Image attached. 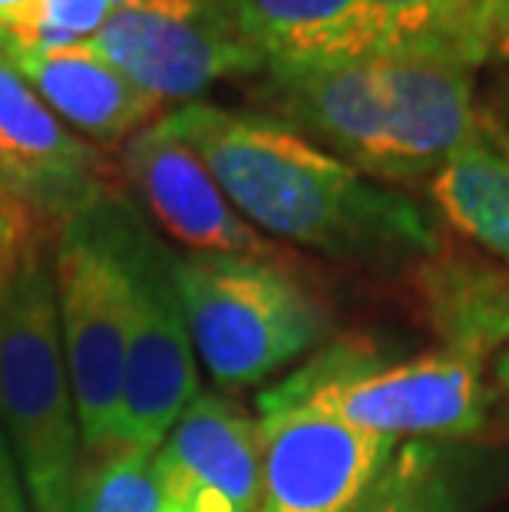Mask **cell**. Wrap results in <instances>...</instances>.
I'll list each match as a JSON object with an SVG mask.
<instances>
[{
  "label": "cell",
  "instance_id": "obj_10",
  "mask_svg": "<svg viewBox=\"0 0 509 512\" xmlns=\"http://www.w3.org/2000/svg\"><path fill=\"white\" fill-rule=\"evenodd\" d=\"M265 96L285 126L334 152L357 172L400 189L394 106L381 53L311 70L265 73Z\"/></svg>",
  "mask_w": 509,
  "mask_h": 512
},
{
  "label": "cell",
  "instance_id": "obj_15",
  "mask_svg": "<svg viewBox=\"0 0 509 512\" xmlns=\"http://www.w3.org/2000/svg\"><path fill=\"white\" fill-rule=\"evenodd\" d=\"M427 328L463 361L480 364L509 344V265L443 242L410 268Z\"/></svg>",
  "mask_w": 509,
  "mask_h": 512
},
{
  "label": "cell",
  "instance_id": "obj_14",
  "mask_svg": "<svg viewBox=\"0 0 509 512\" xmlns=\"http://www.w3.org/2000/svg\"><path fill=\"white\" fill-rule=\"evenodd\" d=\"M0 50L73 133L100 146L126 143L143 126L156 123L166 110V103L139 90L133 80H126L83 43L34 47V43L0 37Z\"/></svg>",
  "mask_w": 509,
  "mask_h": 512
},
{
  "label": "cell",
  "instance_id": "obj_12",
  "mask_svg": "<svg viewBox=\"0 0 509 512\" xmlns=\"http://www.w3.org/2000/svg\"><path fill=\"white\" fill-rule=\"evenodd\" d=\"M156 476L166 512H255L258 420L225 394H199L156 450Z\"/></svg>",
  "mask_w": 509,
  "mask_h": 512
},
{
  "label": "cell",
  "instance_id": "obj_1",
  "mask_svg": "<svg viewBox=\"0 0 509 512\" xmlns=\"http://www.w3.org/2000/svg\"><path fill=\"white\" fill-rule=\"evenodd\" d=\"M162 123L265 238L381 271L414 268L443 245L424 202L357 172L275 116L182 103Z\"/></svg>",
  "mask_w": 509,
  "mask_h": 512
},
{
  "label": "cell",
  "instance_id": "obj_27",
  "mask_svg": "<svg viewBox=\"0 0 509 512\" xmlns=\"http://www.w3.org/2000/svg\"><path fill=\"white\" fill-rule=\"evenodd\" d=\"M506 162H509V156H506Z\"/></svg>",
  "mask_w": 509,
  "mask_h": 512
},
{
  "label": "cell",
  "instance_id": "obj_11",
  "mask_svg": "<svg viewBox=\"0 0 509 512\" xmlns=\"http://www.w3.org/2000/svg\"><path fill=\"white\" fill-rule=\"evenodd\" d=\"M123 172L153 222L189 255L278 258L272 238L242 219L205 162L162 116L123 143Z\"/></svg>",
  "mask_w": 509,
  "mask_h": 512
},
{
  "label": "cell",
  "instance_id": "obj_24",
  "mask_svg": "<svg viewBox=\"0 0 509 512\" xmlns=\"http://www.w3.org/2000/svg\"><path fill=\"white\" fill-rule=\"evenodd\" d=\"M493 106H496L493 119L503 129H509V73L500 76V80H496V86H493Z\"/></svg>",
  "mask_w": 509,
  "mask_h": 512
},
{
  "label": "cell",
  "instance_id": "obj_25",
  "mask_svg": "<svg viewBox=\"0 0 509 512\" xmlns=\"http://www.w3.org/2000/svg\"><path fill=\"white\" fill-rule=\"evenodd\" d=\"M496 380H500V387L506 390V397H509V347H506V351H500V357H496Z\"/></svg>",
  "mask_w": 509,
  "mask_h": 512
},
{
  "label": "cell",
  "instance_id": "obj_18",
  "mask_svg": "<svg viewBox=\"0 0 509 512\" xmlns=\"http://www.w3.org/2000/svg\"><path fill=\"white\" fill-rule=\"evenodd\" d=\"M77 512H166L156 453L116 443L86 456L77 476Z\"/></svg>",
  "mask_w": 509,
  "mask_h": 512
},
{
  "label": "cell",
  "instance_id": "obj_22",
  "mask_svg": "<svg viewBox=\"0 0 509 512\" xmlns=\"http://www.w3.org/2000/svg\"><path fill=\"white\" fill-rule=\"evenodd\" d=\"M40 20V0H0V37L30 43Z\"/></svg>",
  "mask_w": 509,
  "mask_h": 512
},
{
  "label": "cell",
  "instance_id": "obj_16",
  "mask_svg": "<svg viewBox=\"0 0 509 512\" xmlns=\"http://www.w3.org/2000/svg\"><path fill=\"white\" fill-rule=\"evenodd\" d=\"M480 486H486V463L476 450L407 440L351 512H473Z\"/></svg>",
  "mask_w": 509,
  "mask_h": 512
},
{
  "label": "cell",
  "instance_id": "obj_3",
  "mask_svg": "<svg viewBox=\"0 0 509 512\" xmlns=\"http://www.w3.org/2000/svg\"><path fill=\"white\" fill-rule=\"evenodd\" d=\"M136 215L126 195L113 192L53 228L60 337L86 456L119 443L133 314L129 235Z\"/></svg>",
  "mask_w": 509,
  "mask_h": 512
},
{
  "label": "cell",
  "instance_id": "obj_19",
  "mask_svg": "<svg viewBox=\"0 0 509 512\" xmlns=\"http://www.w3.org/2000/svg\"><path fill=\"white\" fill-rule=\"evenodd\" d=\"M371 4L391 30L394 50H440L470 63V34L486 0H371Z\"/></svg>",
  "mask_w": 509,
  "mask_h": 512
},
{
  "label": "cell",
  "instance_id": "obj_7",
  "mask_svg": "<svg viewBox=\"0 0 509 512\" xmlns=\"http://www.w3.org/2000/svg\"><path fill=\"white\" fill-rule=\"evenodd\" d=\"M172 261L176 255L153 235L143 215H136L129 235L133 314H129L119 443L149 453L159 450L176 420L199 397L196 347Z\"/></svg>",
  "mask_w": 509,
  "mask_h": 512
},
{
  "label": "cell",
  "instance_id": "obj_8",
  "mask_svg": "<svg viewBox=\"0 0 509 512\" xmlns=\"http://www.w3.org/2000/svg\"><path fill=\"white\" fill-rule=\"evenodd\" d=\"M262 489L255 512H351L397 440L374 437L301 403L258 394Z\"/></svg>",
  "mask_w": 509,
  "mask_h": 512
},
{
  "label": "cell",
  "instance_id": "obj_26",
  "mask_svg": "<svg viewBox=\"0 0 509 512\" xmlns=\"http://www.w3.org/2000/svg\"><path fill=\"white\" fill-rule=\"evenodd\" d=\"M53 512H77V499H73L70 506H63V509H53Z\"/></svg>",
  "mask_w": 509,
  "mask_h": 512
},
{
  "label": "cell",
  "instance_id": "obj_5",
  "mask_svg": "<svg viewBox=\"0 0 509 512\" xmlns=\"http://www.w3.org/2000/svg\"><path fill=\"white\" fill-rule=\"evenodd\" d=\"M192 347L222 390L255 387L328 334V314L272 258L176 255Z\"/></svg>",
  "mask_w": 509,
  "mask_h": 512
},
{
  "label": "cell",
  "instance_id": "obj_17",
  "mask_svg": "<svg viewBox=\"0 0 509 512\" xmlns=\"http://www.w3.org/2000/svg\"><path fill=\"white\" fill-rule=\"evenodd\" d=\"M493 119V116H490ZM509 136L490 123L480 143L450 159L430 182V199L460 235L509 265Z\"/></svg>",
  "mask_w": 509,
  "mask_h": 512
},
{
  "label": "cell",
  "instance_id": "obj_9",
  "mask_svg": "<svg viewBox=\"0 0 509 512\" xmlns=\"http://www.w3.org/2000/svg\"><path fill=\"white\" fill-rule=\"evenodd\" d=\"M0 189L57 228L116 192L113 166L63 123L0 50Z\"/></svg>",
  "mask_w": 509,
  "mask_h": 512
},
{
  "label": "cell",
  "instance_id": "obj_23",
  "mask_svg": "<svg viewBox=\"0 0 509 512\" xmlns=\"http://www.w3.org/2000/svg\"><path fill=\"white\" fill-rule=\"evenodd\" d=\"M0 512H34L27 503V489L7 443H0Z\"/></svg>",
  "mask_w": 509,
  "mask_h": 512
},
{
  "label": "cell",
  "instance_id": "obj_20",
  "mask_svg": "<svg viewBox=\"0 0 509 512\" xmlns=\"http://www.w3.org/2000/svg\"><path fill=\"white\" fill-rule=\"evenodd\" d=\"M37 225H43L40 215H34L24 202L14 199L7 189H0V311H4V294L10 285L20 255L30 242V235L37 232ZM0 443H7L4 437V420H0Z\"/></svg>",
  "mask_w": 509,
  "mask_h": 512
},
{
  "label": "cell",
  "instance_id": "obj_6",
  "mask_svg": "<svg viewBox=\"0 0 509 512\" xmlns=\"http://www.w3.org/2000/svg\"><path fill=\"white\" fill-rule=\"evenodd\" d=\"M83 47L159 103H196L215 83L265 73L225 0H116Z\"/></svg>",
  "mask_w": 509,
  "mask_h": 512
},
{
  "label": "cell",
  "instance_id": "obj_2",
  "mask_svg": "<svg viewBox=\"0 0 509 512\" xmlns=\"http://www.w3.org/2000/svg\"><path fill=\"white\" fill-rule=\"evenodd\" d=\"M0 420L34 512L77 499L83 440L60 337L53 238L37 225L0 311Z\"/></svg>",
  "mask_w": 509,
  "mask_h": 512
},
{
  "label": "cell",
  "instance_id": "obj_21",
  "mask_svg": "<svg viewBox=\"0 0 509 512\" xmlns=\"http://www.w3.org/2000/svg\"><path fill=\"white\" fill-rule=\"evenodd\" d=\"M467 57L480 63H509V0H486L470 34Z\"/></svg>",
  "mask_w": 509,
  "mask_h": 512
},
{
  "label": "cell",
  "instance_id": "obj_13",
  "mask_svg": "<svg viewBox=\"0 0 509 512\" xmlns=\"http://www.w3.org/2000/svg\"><path fill=\"white\" fill-rule=\"evenodd\" d=\"M265 73L311 70L394 50L371 0H225Z\"/></svg>",
  "mask_w": 509,
  "mask_h": 512
},
{
  "label": "cell",
  "instance_id": "obj_4",
  "mask_svg": "<svg viewBox=\"0 0 509 512\" xmlns=\"http://www.w3.org/2000/svg\"><path fill=\"white\" fill-rule=\"evenodd\" d=\"M265 397L321 410L374 437L437 443L480 433L493 403L480 364L440 347L420 357H384L367 341L324 347Z\"/></svg>",
  "mask_w": 509,
  "mask_h": 512
}]
</instances>
